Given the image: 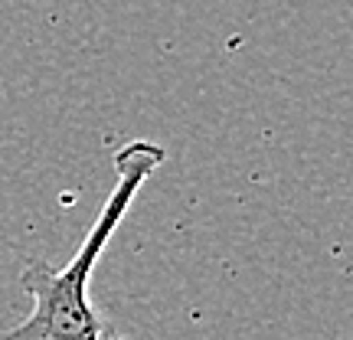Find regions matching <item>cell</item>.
<instances>
[{
	"instance_id": "1",
	"label": "cell",
	"mask_w": 353,
	"mask_h": 340,
	"mask_svg": "<svg viewBox=\"0 0 353 340\" xmlns=\"http://www.w3.org/2000/svg\"><path fill=\"white\" fill-rule=\"evenodd\" d=\"M164 161L167 151L154 141H131L114 154L118 180L101 206L99 219L88 229L85 242L72 255V262L56 272L50 262L30 259L20 272V285L33 298V308L23 324L3 334V340H101L99 314L88 301V281H92V272H95L108 239L118 232L121 219L128 216L134 193Z\"/></svg>"
}]
</instances>
